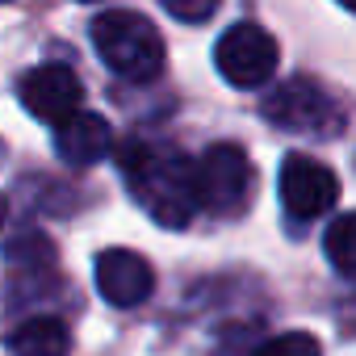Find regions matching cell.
<instances>
[{
	"label": "cell",
	"instance_id": "1",
	"mask_svg": "<svg viewBox=\"0 0 356 356\" xmlns=\"http://www.w3.org/2000/svg\"><path fill=\"white\" fill-rule=\"evenodd\" d=\"M118 168L134 202L159 227H185L197 206V163L176 147H159L147 138H126L118 147Z\"/></svg>",
	"mask_w": 356,
	"mask_h": 356
},
{
	"label": "cell",
	"instance_id": "2",
	"mask_svg": "<svg viewBox=\"0 0 356 356\" xmlns=\"http://www.w3.org/2000/svg\"><path fill=\"white\" fill-rule=\"evenodd\" d=\"M92 47H97L101 63L122 80L143 84V80H155L163 72V38H159V30L147 17L130 13V9L101 13L92 22Z\"/></svg>",
	"mask_w": 356,
	"mask_h": 356
},
{
	"label": "cell",
	"instance_id": "3",
	"mask_svg": "<svg viewBox=\"0 0 356 356\" xmlns=\"http://www.w3.org/2000/svg\"><path fill=\"white\" fill-rule=\"evenodd\" d=\"M264 118L289 134H306V138H331L343 130V109L335 105V97H327L314 80H285L281 88L268 92L264 101Z\"/></svg>",
	"mask_w": 356,
	"mask_h": 356
},
{
	"label": "cell",
	"instance_id": "4",
	"mask_svg": "<svg viewBox=\"0 0 356 356\" xmlns=\"http://www.w3.org/2000/svg\"><path fill=\"white\" fill-rule=\"evenodd\" d=\"M252 197V159L235 143H214L197 159V206L214 218H231Z\"/></svg>",
	"mask_w": 356,
	"mask_h": 356
},
{
	"label": "cell",
	"instance_id": "5",
	"mask_svg": "<svg viewBox=\"0 0 356 356\" xmlns=\"http://www.w3.org/2000/svg\"><path fill=\"white\" fill-rule=\"evenodd\" d=\"M214 67L235 88H264L277 72V42H273L268 30H260L252 22H239L218 38Z\"/></svg>",
	"mask_w": 356,
	"mask_h": 356
},
{
	"label": "cell",
	"instance_id": "6",
	"mask_svg": "<svg viewBox=\"0 0 356 356\" xmlns=\"http://www.w3.org/2000/svg\"><path fill=\"white\" fill-rule=\"evenodd\" d=\"M277 193H281L285 214L306 222V218L327 214L339 202V176L310 155H285L281 176H277Z\"/></svg>",
	"mask_w": 356,
	"mask_h": 356
},
{
	"label": "cell",
	"instance_id": "7",
	"mask_svg": "<svg viewBox=\"0 0 356 356\" xmlns=\"http://www.w3.org/2000/svg\"><path fill=\"white\" fill-rule=\"evenodd\" d=\"M17 97H22V105H26L34 118L51 122V126H63V122H72V118L80 113L84 88H80V76H76L72 67H63V63H42V67H34V72L22 76Z\"/></svg>",
	"mask_w": 356,
	"mask_h": 356
},
{
	"label": "cell",
	"instance_id": "8",
	"mask_svg": "<svg viewBox=\"0 0 356 356\" xmlns=\"http://www.w3.org/2000/svg\"><path fill=\"white\" fill-rule=\"evenodd\" d=\"M92 281H97V293H101L109 306H118V310L143 306V302L151 298V289H155L151 264H147L138 252H130V248H109V252H101L97 264H92Z\"/></svg>",
	"mask_w": 356,
	"mask_h": 356
},
{
	"label": "cell",
	"instance_id": "9",
	"mask_svg": "<svg viewBox=\"0 0 356 356\" xmlns=\"http://www.w3.org/2000/svg\"><path fill=\"white\" fill-rule=\"evenodd\" d=\"M55 151H59V159H67L76 168H88V163H97L113 151V130L101 113L80 109L72 122L55 126Z\"/></svg>",
	"mask_w": 356,
	"mask_h": 356
},
{
	"label": "cell",
	"instance_id": "10",
	"mask_svg": "<svg viewBox=\"0 0 356 356\" xmlns=\"http://www.w3.org/2000/svg\"><path fill=\"white\" fill-rule=\"evenodd\" d=\"M67 327L51 314H34L9 331V356H67Z\"/></svg>",
	"mask_w": 356,
	"mask_h": 356
},
{
	"label": "cell",
	"instance_id": "11",
	"mask_svg": "<svg viewBox=\"0 0 356 356\" xmlns=\"http://www.w3.org/2000/svg\"><path fill=\"white\" fill-rule=\"evenodd\" d=\"M323 252H327V260L339 268V273H356V214H339L331 227H327V235H323Z\"/></svg>",
	"mask_w": 356,
	"mask_h": 356
},
{
	"label": "cell",
	"instance_id": "12",
	"mask_svg": "<svg viewBox=\"0 0 356 356\" xmlns=\"http://www.w3.org/2000/svg\"><path fill=\"white\" fill-rule=\"evenodd\" d=\"M252 356H323V348L310 331H281V335L264 339Z\"/></svg>",
	"mask_w": 356,
	"mask_h": 356
},
{
	"label": "cell",
	"instance_id": "13",
	"mask_svg": "<svg viewBox=\"0 0 356 356\" xmlns=\"http://www.w3.org/2000/svg\"><path fill=\"white\" fill-rule=\"evenodd\" d=\"M159 5L176 17V22H189V26H202L218 13L222 0H159Z\"/></svg>",
	"mask_w": 356,
	"mask_h": 356
},
{
	"label": "cell",
	"instance_id": "14",
	"mask_svg": "<svg viewBox=\"0 0 356 356\" xmlns=\"http://www.w3.org/2000/svg\"><path fill=\"white\" fill-rule=\"evenodd\" d=\"M339 5H343V9H352V13H356V0H339Z\"/></svg>",
	"mask_w": 356,
	"mask_h": 356
},
{
	"label": "cell",
	"instance_id": "15",
	"mask_svg": "<svg viewBox=\"0 0 356 356\" xmlns=\"http://www.w3.org/2000/svg\"><path fill=\"white\" fill-rule=\"evenodd\" d=\"M84 5H88V0H84Z\"/></svg>",
	"mask_w": 356,
	"mask_h": 356
}]
</instances>
